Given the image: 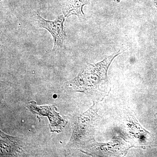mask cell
<instances>
[{
	"mask_svg": "<svg viewBox=\"0 0 157 157\" xmlns=\"http://www.w3.org/2000/svg\"><path fill=\"white\" fill-rule=\"evenodd\" d=\"M119 54L107 57L104 61L96 64L89 65L73 80V82L97 84L100 81L106 80L107 78V69L109 64L113 59Z\"/></svg>",
	"mask_w": 157,
	"mask_h": 157,
	"instance_id": "6da1fadb",
	"label": "cell"
},
{
	"mask_svg": "<svg viewBox=\"0 0 157 157\" xmlns=\"http://www.w3.org/2000/svg\"><path fill=\"white\" fill-rule=\"evenodd\" d=\"M38 25L41 28L48 31L53 37L52 51H58L63 47L67 35L64 29V15H61L54 20H48L43 18L39 13L36 14Z\"/></svg>",
	"mask_w": 157,
	"mask_h": 157,
	"instance_id": "7a4b0ae2",
	"label": "cell"
},
{
	"mask_svg": "<svg viewBox=\"0 0 157 157\" xmlns=\"http://www.w3.org/2000/svg\"><path fill=\"white\" fill-rule=\"evenodd\" d=\"M90 3V0H67L63 7V13L65 17L75 15L79 19H82L85 17L82 8Z\"/></svg>",
	"mask_w": 157,
	"mask_h": 157,
	"instance_id": "3957f363",
	"label": "cell"
},
{
	"mask_svg": "<svg viewBox=\"0 0 157 157\" xmlns=\"http://www.w3.org/2000/svg\"><path fill=\"white\" fill-rule=\"evenodd\" d=\"M114 1H115V2H120L121 0H114Z\"/></svg>",
	"mask_w": 157,
	"mask_h": 157,
	"instance_id": "277c9868",
	"label": "cell"
},
{
	"mask_svg": "<svg viewBox=\"0 0 157 157\" xmlns=\"http://www.w3.org/2000/svg\"><path fill=\"white\" fill-rule=\"evenodd\" d=\"M2 1V0H1V1Z\"/></svg>",
	"mask_w": 157,
	"mask_h": 157,
	"instance_id": "5b68a950",
	"label": "cell"
}]
</instances>
